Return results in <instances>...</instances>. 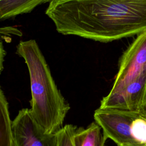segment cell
<instances>
[{
	"instance_id": "cell-1",
	"label": "cell",
	"mask_w": 146,
	"mask_h": 146,
	"mask_svg": "<svg viewBox=\"0 0 146 146\" xmlns=\"http://www.w3.org/2000/svg\"><path fill=\"white\" fill-rule=\"evenodd\" d=\"M46 14L63 35L103 43L146 31V0H52Z\"/></svg>"
},
{
	"instance_id": "cell-2",
	"label": "cell",
	"mask_w": 146,
	"mask_h": 146,
	"mask_svg": "<svg viewBox=\"0 0 146 146\" xmlns=\"http://www.w3.org/2000/svg\"><path fill=\"white\" fill-rule=\"evenodd\" d=\"M16 53L25 60L29 70L30 113L47 133L58 132L64 126L70 107L58 88L36 42L34 39L20 42Z\"/></svg>"
},
{
	"instance_id": "cell-3",
	"label": "cell",
	"mask_w": 146,
	"mask_h": 146,
	"mask_svg": "<svg viewBox=\"0 0 146 146\" xmlns=\"http://www.w3.org/2000/svg\"><path fill=\"white\" fill-rule=\"evenodd\" d=\"M140 112L112 108L99 107L94 114L95 121L102 128L106 136L117 146L139 144L131 133L132 121Z\"/></svg>"
},
{
	"instance_id": "cell-4",
	"label": "cell",
	"mask_w": 146,
	"mask_h": 146,
	"mask_svg": "<svg viewBox=\"0 0 146 146\" xmlns=\"http://www.w3.org/2000/svg\"><path fill=\"white\" fill-rule=\"evenodd\" d=\"M146 67V31L137 35L121 55L110 93L119 91L133 80Z\"/></svg>"
},
{
	"instance_id": "cell-5",
	"label": "cell",
	"mask_w": 146,
	"mask_h": 146,
	"mask_svg": "<svg viewBox=\"0 0 146 146\" xmlns=\"http://www.w3.org/2000/svg\"><path fill=\"white\" fill-rule=\"evenodd\" d=\"M15 146H58V134L47 133L30 109L20 110L13 120Z\"/></svg>"
},
{
	"instance_id": "cell-6",
	"label": "cell",
	"mask_w": 146,
	"mask_h": 146,
	"mask_svg": "<svg viewBox=\"0 0 146 146\" xmlns=\"http://www.w3.org/2000/svg\"><path fill=\"white\" fill-rule=\"evenodd\" d=\"M100 107L141 112L146 109V67L122 90L103 97Z\"/></svg>"
},
{
	"instance_id": "cell-7",
	"label": "cell",
	"mask_w": 146,
	"mask_h": 146,
	"mask_svg": "<svg viewBox=\"0 0 146 146\" xmlns=\"http://www.w3.org/2000/svg\"><path fill=\"white\" fill-rule=\"evenodd\" d=\"M107 139L101 126L95 121L86 128L78 127L74 135L75 146H105Z\"/></svg>"
},
{
	"instance_id": "cell-8",
	"label": "cell",
	"mask_w": 146,
	"mask_h": 146,
	"mask_svg": "<svg viewBox=\"0 0 146 146\" xmlns=\"http://www.w3.org/2000/svg\"><path fill=\"white\" fill-rule=\"evenodd\" d=\"M52 0H0V18L6 19L30 13L36 6Z\"/></svg>"
},
{
	"instance_id": "cell-9",
	"label": "cell",
	"mask_w": 146,
	"mask_h": 146,
	"mask_svg": "<svg viewBox=\"0 0 146 146\" xmlns=\"http://www.w3.org/2000/svg\"><path fill=\"white\" fill-rule=\"evenodd\" d=\"M0 146H15L9 103L2 89L0 90Z\"/></svg>"
},
{
	"instance_id": "cell-10",
	"label": "cell",
	"mask_w": 146,
	"mask_h": 146,
	"mask_svg": "<svg viewBox=\"0 0 146 146\" xmlns=\"http://www.w3.org/2000/svg\"><path fill=\"white\" fill-rule=\"evenodd\" d=\"M131 133L134 140L139 144H146V117L140 115L131 124Z\"/></svg>"
},
{
	"instance_id": "cell-11",
	"label": "cell",
	"mask_w": 146,
	"mask_h": 146,
	"mask_svg": "<svg viewBox=\"0 0 146 146\" xmlns=\"http://www.w3.org/2000/svg\"><path fill=\"white\" fill-rule=\"evenodd\" d=\"M77 126L73 124H66L57 132L58 146H75L74 135Z\"/></svg>"
},
{
	"instance_id": "cell-12",
	"label": "cell",
	"mask_w": 146,
	"mask_h": 146,
	"mask_svg": "<svg viewBox=\"0 0 146 146\" xmlns=\"http://www.w3.org/2000/svg\"><path fill=\"white\" fill-rule=\"evenodd\" d=\"M10 32V34L17 35H22V33L18 29L15 28H13L11 27H5V28L2 27L1 29V34H7Z\"/></svg>"
},
{
	"instance_id": "cell-13",
	"label": "cell",
	"mask_w": 146,
	"mask_h": 146,
	"mask_svg": "<svg viewBox=\"0 0 146 146\" xmlns=\"http://www.w3.org/2000/svg\"><path fill=\"white\" fill-rule=\"evenodd\" d=\"M6 52L5 50L3 48L2 42H1V48H0V62H1V65H0V68H1V72L3 71V63L4 61V57L5 56Z\"/></svg>"
},
{
	"instance_id": "cell-14",
	"label": "cell",
	"mask_w": 146,
	"mask_h": 146,
	"mask_svg": "<svg viewBox=\"0 0 146 146\" xmlns=\"http://www.w3.org/2000/svg\"><path fill=\"white\" fill-rule=\"evenodd\" d=\"M129 146H146V144H133Z\"/></svg>"
},
{
	"instance_id": "cell-15",
	"label": "cell",
	"mask_w": 146,
	"mask_h": 146,
	"mask_svg": "<svg viewBox=\"0 0 146 146\" xmlns=\"http://www.w3.org/2000/svg\"><path fill=\"white\" fill-rule=\"evenodd\" d=\"M140 113H141V115L142 116H144V117H146V109H145V110H144L143 111L141 112Z\"/></svg>"
}]
</instances>
